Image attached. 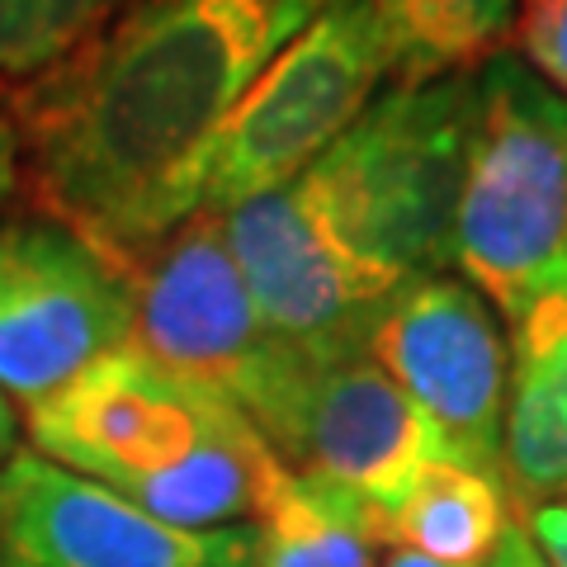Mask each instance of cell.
<instances>
[{
  "label": "cell",
  "mask_w": 567,
  "mask_h": 567,
  "mask_svg": "<svg viewBox=\"0 0 567 567\" xmlns=\"http://www.w3.org/2000/svg\"><path fill=\"white\" fill-rule=\"evenodd\" d=\"M312 10L317 0H128L52 71L6 91L33 208L128 270L199 213L213 137Z\"/></svg>",
  "instance_id": "1"
},
{
  "label": "cell",
  "mask_w": 567,
  "mask_h": 567,
  "mask_svg": "<svg viewBox=\"0 0 567 567\" xmlns=\"http://www.w3.org/2000/svg\"><path fill=\"white\" fill-rule=\"evenodd\" d=\"M33 454L185 529L256 525L284 464L227 398L133 341L24 412Z\"/></svg>",
  "instance_id": "2"
},
{
  "label": "cell",
  "mask_w": 567,
  "mask_h": 567,
  "mask_svg": "<svg viewBox=\"0 0 567 567\" xmlns=\"http://www.w3.org/2000/svg\"><path fill=\"white\" fill-rule=\"evenodd\" d=\"M473 128L477 66L435 81H393L298 185L331 233L383 279L445 275Z\"/></svg>",
  "instance_id": "3"
},
{
  "label": "cell",
  "mask_w": 567,
  "mask_h": 567,
  "mask_svg": "<svg viewBox=\"0 0 567 567\" xmlns=\"http://www.w3.org/2000/svg\"><path fill=\"white\" fill-rule=\"evenodd\" d=\"M450 260L506 322L567 289V100L516 52L477 66V128Z\"/></svg>",
  "instance_id": "4"
},
{
  "label": "cell",
  "mask_w": 567,
  "mask_h": 567,
  "mask_svg": "<svg viewBox=\"0 0 567 567\" xmlns=\"http://www.w3.org/2000/svg\"><path fill=\"white\" fill-rule=\"evenodd\" d=\"M393 76L379 0H322L256 71L204 156L199 208L233 213L293 185Z\"/></svg>",
  "instance_id": "5"
},
{
  "label": "cell",
  "mask_w": 567,
  "mask_h": 567,
  "mask_svg": "<svg viewBox=\"0 0 567 567\" xmlns=\"http://www.w3.org/2000/svg\"><path fill=\"white\" fill-rule=\"evenodd\" d=\"M241 416L289 473L354 496L379 520L435 458H445L425 416L369 360V350H284Z\"/></svg>",
  "instance_id": "6"
},
{
  "label": "cell",
  "mask_w": 567,
  "mask_h": 567,
  "mask_svg": "<svg viewBox=\"0 0 567 567\" xmlns=\"http://www.w3.org/2000/svg\"><path fill=\"white\" fill-rule=\"evenodd\" d=\"M133 341V293L104 260L43 213L0 218V393L20 416Z\"/></svg>",
  "instance_id": "7"
},
{
  "label": "cell",
  "mask_w": 567,
  "mask_h": 567,
  "mask_svg": "<svg viewBox=\"0 0 567 567\" xmlns=\"http://www.w3.org/2000/svg\"><path fill=\"white\" fill-rule=\"evenodd\" d=\"M364 350L425 416L450 464L502 477L511 341L468 279H406L369 322Z\"/></svg>",
  "instance_id": "8"
},
{
  "label": "cell",
  "mask_w": 567,
  "mask_h": 567,
  "mask_svg": "<svg viewBox=\"0 0 567 567\" xmlns=\"http://www.w3.org/2000/svg\"><path fill=\"white\" fill-rule=\"evenodd\" d=\"M123 279L133 293V346L171 374L227 398L237 412L289 350L260 322L227 246L223 213H189Z\"/></svg>",
  "instance_id": "9"
},
{
  "label": "cell",
  "mask_w": 567,
  "mask_h": 567,
  "mask_svg": "<svg viewBox=\"0 0 567 567\" xmlns=\"http://www.w3.org/2000/svg\"><path fill=\"white\" fill-rule=\"evenodd\" d=\"M223 227L260 322L289 350H364L369 322L402 289L331 233L298 181L223 213Z\"/></svg>",
  "instance_id": "10"
},
{
  "label": "cell",
  "mask_w": 567,
  "mask_h": 567,
  "mask_svg": "<svg viewBox=\"0 0 567 567\" xmlns=\"http://www.w3.org/2000/svg\"><path fill=\"white\" fill-rule=\"evenodd\" d=\"M0 535L29 567H256V525H171L33 450L0 468Z\"/></svg>",
  "instance_id": "11"
},
{
  "label": "cell",
  "mask_w": 567,
  "mask_h": 567,
  "mask_svg": "<svg viewBox=\"0 0 567 567\" xmlns=\"http://www.w3.org/2000/svg\"><path fill=\"white\" fill-rule=\"evenodd\" d=\"M506 341L502 483L525 516L567 496V289L539 298L520 322H511Z\"/></svg>",
  "instance_id": "12"
},
{
  "label": "cell",
  "mask_w": 567,
  "mask_h": 567,
  "mask_svg": "<svg viewBox=\"0 0 567 567\" xmlns=\"http://www.w3.org/2000/svg\"><path fill=\"white\" fill-rule=\"evenodd\" d=\"M511 511L516 506L496 473L435 458L379 520V529L383 548H412V554L454 567H487L516 525Z\"/></svg>",
  "instance_id": "13"
},
{
  "label": "cell",
  "mask_w": 567,
  "mask_h": 567,
  "mask_svg": "<svg viewBox=\"0 0 567 567\" xmlns=\"http://www.w3.org/2000/svg\"><path fill=\"white\" fill-rule=\"evenodd\" d=\"M379 516L354 496L284 468L256 520V567H379Z\"/></svg>",
  "instance_id": "14"
},
{
  "label": "cell",
  "mask_w": 567,
  "mask_h": 567,
  "mask_svg": "<svg viewBox=\"0 0 567 567\" xmlns=\"http://www.w3.org/2000/svg\"><path fill=\"white\" fill-rule=\"evenodd\" d=\"M393 81H435L483 66L516 24V0H379Z\"/></svg>",
  "instance_id": "15"
},
{
  "label": "cell",
  "mask_w": 567,
  "mask_h": 567,
  "mask_svg": "<svg viewBox=\"0 0 567 567\" xmlns=\"http://www.w3.org/2000/svg\"><path fill=\"white\" fill-rule=\"evenodd\" d=\"M128 0H0V76L33 81L104 29Z\"/></svg>",
  "instance_id": "16"
},
{
  "label": "cell",
  "mask_w": 567,
  "mask_h": 567,
  "mask_svg": "<svg viewBox=\"0 0 567 567\" xmlns=\"http://www.w3.org/2000/svg\"><path fill=\"white\" fill-rule=\"evenodd\" d=\"M516 58L567 100V0H516Z\"/></svg>",
  "instance_id": "17"
},
{
  "label": "cell",
  "mask_w": 567,
  "mask_h": 567,
  "mask_svg": "<svg viewBox=\"0 0 567 567\" xmlns=\"http://www.w3.org/2000/svg\"><path fill=\"white\" fill-rule=\"evenodd\" d=\"M520 525H525V535L535 539V548L544 554L548 567H567V496H563V502L525 511Z\"/></svg>",
  "instance_id": "18"
},
{
  "label": "cell",
  "mask_w": 567,
  "mask_h": 567,
  "mask_svg": "<svg viewBox=\"0 0 567 567\" xmlns=\"http://www.w3.org/2000/svg\"><path fill=\"white\" fill-rule=\"evenodd\" d=\"M24 189V156H20V128H14L10 100L0 91V204Z\"/></svg>",
  "instance_id": "19"
},
{
  "label": "cell",
  "mask_w": 567,
  "mask_h": 567,
  "mask_svg": "<svg viewBox=\"0 0 567 567\" xmlns=\"http://www.w3.org/2000/svg\"><path fill=\"white\" fill-rule=\"evenodd\" d=\"M487 567H548V563H544V554L535 548V539L525 535V525L516 520V525H511V535L502 539V548L492 554Z\"/></svg>",
  "instance_id": "20"
},
{
  "label": "cell",
  "mask_w": 567,
  "mask_h": 567,
  "mask_svg": "<svg viewBox=\"0 0 567 567\" xmlns=\"http://www.w3.org/2000/svg\"><path fill=\"white\" fill-rule=\"evenodd\" d=\"M20 431H24V416L6 393H0V468L20 454Z\"/></svg>",
  "instance_id": "21"
},
{
  "label": "cell",
  "mask_w": 567,
  "mask_h": 567,
  "mask_svg": "<svg viewBox=\"0 0 567 567\" xmlns=\"http://www.w3.org/2000/svg\"><path fill=\"white\" fill-rule=\"evenodd\" d=\"M379 567H454V563H435L425 554H412V548H388Z\"/></svg>",
  "instance_id": "22"
},
{
  "label": "cell",
  "mask_w": 567,
  "mask_h": 567,
  "mask_svg": "<svg viewBox=\"0 0 567 567\" xmlns=\"http://www.w3.org/2000/svg\"><path fill=\"white\" fill-rule=\"evenodd\" d=\"M10 558V548H6V535H0V563H6Z\"/></svg>",
  "instance_id": "23"
},
{
  "label": "cell",
  "mask_w": 567,
  "mask_h": 567,
  "mask_svg": "<svg viewBox=\"0 0 567 567\" xmlns=\"http://www.w3.org/2000/svg\"><path fill=\"white\" fill-rule=\"evenodd\" d=\"M0 567H29V563H20V558H6V563H0Z\"/></svg>",
  "instance_id": "24"
}]
</instances>
